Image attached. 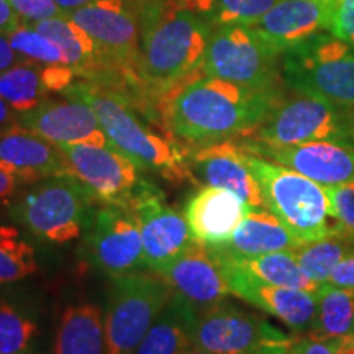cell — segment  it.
<instances>
[{
  "instance_id": "1",
  "label": "cell",
  "mask_w": 354,
  "mask_h": 354,
  "mask_svg": "<svg viewBox=\"0 0 354 354\" xmlns=\"http://www.w3.org/2000/svg\"><path fill=\"white\" fill-rule=\"evenodd\" d=\"M284 97V87L251 88L202 74L162 102L166 127L196 146L251 136Z\"/></svg>"
},
{
  "instance_id": "2",
  "label": "cell",
  "mask_w": 354,
  "mask_h": 354,
  "mask_svg": "<svg viewBox=\"0 0 354 354\" xmlns=\"http://www.w3.org/2000/svg\"><path fill=\"white\" fill-rule=\"evenodd\" d=\"M136 88L165 102L179 87L202 76L210 30L197 13L169 0L141 17Z\"/></svg>"
},
{
  "instance_id": "3",
  "label": "cell",
  "mask_w": 354,
  "mask_h": 354,
  "mask_svg": "<svg viewBox=\"0 0 354 354\" xmlns=\"http://www.w3.org/2000/svg\"><path fill=\"white\" fill-rule=\"evenodd\" d=\"M64 94L69 99L82 100L94 110L110 145L138 169L158 172L172 183H196L189 153L145 125L123 92L94 81H82L74 82Z\"/></svg>"
},
{
  "instance_id": "4",
  "label": "cell",
  "mask_w": 354,
  "mask_h": 354,
  "mask_svg": "<svg viewBox=\"0 0 354 354\" xmlns=\"http://www.w3.org/2000/svg\"><path fill=\"white\" fill-rule=\"evenodd\" d=\"M245 158L259 184L264 209L276 215L299 243L318 240L339 228L323 185L256 154L245 151Z\"/></svg>"
},
{
  "instance_id": "5",
  "label": "cell",
  "mask_w": 354,
  "mask_h": 354,
  "mask_svg": "<svg viewBox=\"0 0 354 354\" xmlns=\"http://www.w3.org/2000/svg\"><path fill=\"white\" fill-rule=\"evenodd\" d=\"M10 207L12 218L38 240L66 245L87 232L95 197L76 177H50L28 184Z\"/></svg>"
},
{
  "instance_id": "6",
  "label": "cell",
  "mask_w": 354,
  "mask_h": 354,
  "mask_svg": "<svg viewBox=\"0 0 354 354\" xmlns=\"http://www.w3.org/2000/svg\"><path fill=\"white\" fill-rule=\"evenodd\" d=\"M282 81L297 94L320 97L339 107L354 105V48L330 32L281 56Z\"/></svg>"
},
{
  "instance_id": "7",
  "label": "cell",
  "mask_w": 354,
  "mask_h": 354,
  "mask_svg": "<svg viewBox=\"0 0 354 354\" xmlns=\"http://www.w3.org/2000/svg\"><path fill=\"white\" fill-rule=\"evenodd\" d=\"M172 295L156 272L133 271L113 277L105 313V354H135Z\"/></svg>"
},
{
  "instance_id": "8",
  "label": "cell",
  "mask_w": 354,
  "mask_h": 354,
  "mask_svg": "<svg viewBox=\"0 0 354 354\" xmlns=\"http://www.w3.org/2000/svg\"><path fill=\"white\" fill-rule=\"evenodd\" d=\"M203 76L251 88H281V55L272 51L251 26L223 25L210 33Z\"/></svg>"
},
{
  "instance_id": "9",
  "label": "cell",
  "mask_w": 354,
  "mask_h": 354,
  "mask_svg": "<svg viewBox=\"0 0 354 354\" xmlns=\"http://www.w3.org/2000/svg\"><path fill=\"white\" fill-rule=\"evenodd\" d=\"M68 17L94 41L104 77H118L136 87L141 25L125 0H94Z\"/></svg>"
},
{
  "instance_id": "10",
  "label": "cell",
  "mask_w": 354,
  "mask_h": 354,
  "mask_svg": "<svg viewBox=\"0 0 354 354\" xmlns=\"http://www.w3.org/2000/svg\"><path fill=\"white\" fill-rule=\"evenodd\" d=\"M250 138L272 146L312 141H331L353 146L344 118V107L320 97L297 92L294 97H284Z\"/></svg>"
},
{
  "instance_id": "11",
  "label": "cell",
  "mask_w": 354,
  "mask_h": 354,
  "mask_svg": "<svg viewBox=\"0 0 354 354\" xmlns=\"http://www.w3.org/2000/svg\"><path fill=\"white\" fill-rule=\"evenodd\" d=\"M292 336L259 313L236 305L216 304L197 312L192 344L214 354H251L268 344H289Z\"/></svg>"
},
{
  "instance_id": "12",
  "label": "cell",
  "mask_w": 354,
  "mask_h": 354,
  "mask_svg": "<svg viewBox=\"0 0 354 354\" xmlns=\"http://www.w3.org/2000/svg\"><path fill=\"white\" fill-rule=\"evenodd\" d=\"M125 203L138 218L143 264L151 272L165 271L194 243L185 216L172 209L149 180L140 179Z\"/></svg>"
},
{
  "instance_id": "13",
  "label": "cell",
  "mask_w": 354,
  "mask_h": 354,
  "mask_svg": "<svg viewBox=\"0 0 354 354\" xmlns=\"http://www.w3.org/2000/svg\"><path fill=\"white\" fill-rule=\"evenodd\" d=\"M84 240L87 259L109 276L138 271L143 264L140 223L127 203H104L95 210Z\"/></svg>"
},
{
  "instance_id": "14",
  "label": "cell",
  "mask_w": 354,
  "mask_h": 354,
  "mask_svg": "<svg viewBox=\"0 0 354 354\" xmlns=\"http://www.w3.org/2000/svg\"><path fill=\"white\" fill-rule=\"evenodd\" d=\"M71 176L76 177L95 201L125 203L138 184V167L113 146L61 145Z\"/></svg>"
},
{
  "instance_id": "15",
  "label": "cell",
  "mask_w": 354,
  "mask_h": 354,
  "mask_svg": "<svg viewBox=\"0 0 354 354\" xmlns=\"http://www.w3.org/2000/svg\"><path fill=\"white\" fill-rule=\"evenodd\" d=\"M238 145L248 153L300 172L323 187L354 180L353 146L331 143V141L272 146L251 138L243 140Z\"/></svg>"
},
{
  "instance_id": "16",
  "label": "cell",
  "mask_w": 354,
  "mask_h": 354,
  "mask_svg": "<svg viewBox=\"0 0 354 354\" xmlns=\"http://www.w3.org/2000/svg\"><path fill=\"white\" fill-rule=\"evenodd\" d=\"M218 263L227 277L230 294L281 320L294 333L307 335L312 330L318 312L317 292L269 284L233 268L232 264L220 259Z\"/></svg>"
},
{
  "instance_id": "17",
  "label": "cell",
  "mask_w": 354,
  "mask_h": 354,
  "mask_svg": "<svg viewBox=\"0 0 354 354\" xmlns=\"http://www.w3.org/2000/svg\"><path fill=\"white\" fill-rule=\"evenodd\" d=\"M172 294L179 295L194 308H210L225 302L230 287L223 269L210 248L194 241L183 256L159 272Z\"/></svg>"
},
{
  "instance_id": "18",
  "label": "cell",
  "mask_w": 354,
  "mask_h": 354,
  "mask_svg": "<svg viewBox=\"0 0 354 354\" xmlns=\"http://www.w3.org/2000/svg\"><path fill=\"white\" fill-rule=\"evenodd\" d=\"M194 177L212 187L236 194L250 209H264L259 184L245 158V149L232 140L197 146L189 153Z\"/></svg>"
},
{
  "instance_id": "19",
  "label": "cell",
  "mask_w": 354,
  "mask_h": 354,
  "mask_svg": "<svg viewBox=\"0 0 354 354\" xmlns=\"http://www.w3.org/2000/svg\"><path fill=\"white\" fill-rule=\"evenodd\" d=\"M20 125L56 146H112L94 110L77 99L68 102L44 100L32 112L20 115Z\"/></svg>"
},
{
  "instance_id": "20",
  "label": "cell",
  "mask_w": 354,
  "mask_h": 354,
  "mask_svg": "<svg viewBox=\"0 0 354 354\" xmlns=\"http://www.w3.org/2000/svg\"><path fill=\"white\" fill-rule=\"evenodd\" d=\"M331 12L333 3L323 0H279L251 28L282 56L290 48L328 32Z\"/></svg>"
},
{
  "instance_id": "21",
  "label": "cell",
  "mask_w": 354,
  "mask_h": 354,
  "mask_svg": "<svg viewBox=\"0 0 354 354\" xmlns=\"http://www.w3.org/2000/svg\"><path fill=\"white\" fill-rule=\"evenodd\" d=\"M0 166L10 171L25 185L50 177L71 176L59 146L21 125L0 131Z\"/></svg>"
},
{
  "instance_id": "22",
  "label": "cell",
  "mask_w": 354,
  "mask_h": 354,
  "mask_svg": "<svg viewBox=\"0 0 354 354\" xmlns=\"http://www.w3.org/2000/svg\"><path fill=\"white\" fill-rule=\"evenodd\" d=\"M248 210L250 207L232 190L207 185L189 198L184 216L194 241L221 248L233 236Z\"/></svg>"
},
{
  "instance_id": "23",
  "label": "cell",
  "mask_w": 354,
  "mask_h": 354,
  "mask_svg": "<svg viewBox=\"0 0 354 354\" xmlns=\"http://www.w3.org/2000/svg\"><path fill=\"white\" fill-rule=\"evenodd\" d=\"M297 245L300 243L287 232L276 215L268 209H250L227 245L212 250L230 256L251 258L279 251H292Z\"/></svg>"
},
{
  "instance_id": "24",
  "label": "cell",
  "mask_w": 354,
  "mask_h": 354,
  "mask_svg": "<svg viewBox=\"0 0 354 354\" xmlns=\"http://www.w3.org/2000/svg\"><path fill=\"white\" fill-rule=\"evenodd\" d=\"M32 26L59 46L66 64L76 73V76L88 79V81L104 79V68H102L94 41L68 15L37 21Z\"/></svg>"
},
{
  "instance_id": "25",
  "label": "cell",
  "mask_w": 354,
  "mask_h": 354,
  "mask_svg": "<svg viewBox=\"0 0 354 354\" xmlns=\"http://www.w3.org/2000/svg\"><path fill=\"white\" fill-rule=\"evenodd\" d=\"M197 312L179 295H172L135 354H184L192 346V323Z\"/></svg>"
},
{
  "instance_id": "26",
  "label": "cell",
  "mask_w": 354,
  "mask_h": 354,
  "mask_svg": "<svg viewBox=\"0 0 354 354\" xmlns=\"http://www.w3.org/2000/svg\"><path fill=\"white\" fill-rule=\"evenodd\" d=\"M55 354H105V315L97 305H73L64 310Z\"/></svg>"
},
{
  "instance_id": "27",
  "label": "cell",
  "mask_w": 354,
  "mask_h": 354,
  "mask_svg": "<svg viewBox=\"0 0 354 354\" xmlns=\"http://www.w3.org/2000/svg\"><path fill=\"white\" fill-rule=\"evenodd\" d=\"M212 251L223 263L232 264L233 268L240 269V271L250 274V276L259 279V281L269 282V284L290 287V289H300L307 292H317L318 287L322 286L317 284L315 281H312L302 271V268H300L290 251L251 256V258L230 256L216 250Z\"/></svg>"
},
{
  "instance_id": "28",
  "label": "cell",
  "mask_w": 354,
  "mask_h": 354,
  "mask_svg": "<svg viewBox=\"0 0 354 354\" xmlns=\"http://www.w3.org/2000/svg\"><path fill=\"white\" fill-rule=\"evenodd\" d=\"M290 253L312 281L323 284L338 263L354 254V236L338 228L318 240L300 243Z\"/></svg>"
},
{
  "instance_id": "29",
  "label": "cell",
  "mask_w": 354,
  "mask_h": 354,
  "mask_svg": "<svg viewBox=\"0 0 354 354\" xmlns=\"http://www.w3.org/2000/svg\"><path fill=\"white\" fill-rule=\"evenodd\" d=\"M318 312L308 336L317 339H344L354 333V290L326 282L318 287Z\"/></svg>"
},
{
  "instance_id": "30",
  "label": "cell",
  "mask_w": 354,
  "mask_h": 354,
  "mask_svg": "<svg viewBox=\"0 0 354 354\" xmlns=\"http://www.w3.org/2000/svg\"><path fill=\"white\" fill-rule=\"evenodd\" d=\"M48 94L50 88L41 63L25 59L0 73V97L20 115L37 109Z\"/></svg>"
},
{
  "instance_id": "31",
  "label": "cell",
  "mask_w": 354,
  "mask_h": 354,
  "mask_svg": "<svg viewBox=\"0 0 354 354\" xmlns=\"http://www.w3.org/2000/svg\"><path fill=\"white\" fill-rule=\"evenodd\" d=\"M38 271L33 246L10 225L0 223V286L24 281Z\"/></svg>"
},
{
  "instance_id": "32",
  "label": "cell",
  "mask_w": 354,
  "mask_h": 354,
  "mask_svg": "<svg viewBox=\"0 0 354 354\" xmlns=\"http://www.w3.org/2000/svg\"><path fill=\"white\" fill-rule=\"evenodd\" d=\"M38 326L15 305L0 300V354H25Z\"/></svg>"
},
{
  "instance_id": "33",
  "label": "cell",
  "mask_w": 354,
  "mask_h": 354,
  "mask_svg": "<svg viewBox=\"0 0 354 354\" xmlns=\"http://www.w3.org/2000/svg\"><path fill=\"white\" fill-rule=\"evenodd\" d=\"M8 39H10L15 51L21 57H25V59L41 64L68 66L59 46L56 43H53L48 37L37 32L33 26L21 24L19 28L8 33Z\"/></svg>"
},
{
  "instance_id": "34",
  "label": "cell",
  "mask_w": 354,
  "mask_h": 354,
  "mask_svg": "<svg viewBox=\"0 0 354 354\" xmlns=\"http://www.w3.org/2000/svg\"><path fill=\"white\" fill-rule=\"evenodd\" d=\"M279 0H216L210 19L218 26H251L263 19Z\"/></svg>"
},
{
  "instance_id": "35",
  "label": "cell",
  "mask_w": 354,
  "mask_h": 354,
  "mask_svg": "<svg viewBox=\"0 0 354 354\" xmlns=\"http://www.w3.org/2000/svg\"><path fill=\"white\" fill-rule=\"evenodd\" d=\"M328 196L331 216L343 232L354 236V180L346 184L325 187Z\"/></svg>"
},
{
  "instance_id": "36",
  "label": "cell",
  "mask_w": 354,
  "mask_h": 354,
  "mask_svg": "<svg viewBox=\"0 0 354 354\" xmlns=\"http://www.w3.org/2000/svg\"><path fill=\"white\" fill-rule=\"evenodd\" d=\"M328 32L354 48V0H336Z\"/></svg>"
},
{
  "instance_id": "37",
  "label": "cell",
  "mask_w": 354,
  "mask_h": 354,
  "mask_svg": "<svg viewBox=\"0 0 354 354\" xmlns=\"http://www.w3.org/2000/svg\"><path fill=\"white\" fill-rule=\"evenodd\" d=\"M8 2L19 13L20 19L28 24H37V21L63 15L55 0H8Z\"/></svg>"
},
{
  "instance_id": "38",
  "label": "cell",
  "mask_w": 354,
  "mask_h": 354,
  "mask_svg": "<svg viewBox=\"0 0 354 354\" xmlns=\"http://www.w3.org/2000/svg\"><path fill=\"white\" fill-rule=\"evenodd\" d=\"M343 339H317L308 335L292 338L287 346L289 354H338Z\"/></svg>"
},
{
  "instance_id": "39",
  "label": "cell",
  "mask_w": 354,
  "mask_h": 354,
  "mask_svg": "<svg viewBox=\"0 0 354 354\" xmlns=\"http://www.w3.org/2000/svg\"><path fill=\"white\" fill-rule=\"evenodd\" d=\"M326 284L339 287V289L354 290V254L348 256L342 263H338L333 272L330 274Z\"/></svg>"
},
{
  "instance_id": "40",
  "label": "cell",
  "mask_w": 354,
  "mask_h": 354,
  "mask_svg": "<svg viewBox=\"0 0 354 354\" xmlns=\"http://www.w3.org/2000/svg\"><path fill=\"white\" fill-rule=\"evenodd\" d=\"M21 61H25V57H21L15 51L10 39H8V35L0 33V73L10 69L12 66L21 63Z\"/></svg>"
},
{
  "instance_id": "41",
  "label": "cell",
  "mask_w": 354,
  "mask_h": 354,
  "mask_svg": "<svg viewBox=\"0 0 354 354\" xmlns=\"http://www.w3.org/2000/svg\"><path fill=\"white\" fill-rule=\"evenodd\" d=\"M20 17L8 0H0V33L8 35L19 28Z\"/></svg>"
},
{
  "instance_id": "42",
  "label": "cell",
  "mask_w": 354,
  "mask_h": 354,
  "mask_svg": "<svg viewBox=\"0 0 354 354\" xmlns=\"http://www.w3.org/2000/svg\"><path fill=\"white\" fill-rule=\"evenodd\" d=\"M19 185L20 180L17 179L10 171L3 169V167L0 166V203L8 202L10 198L15 197Z\"/></svg>"
},
{
  "instance_id": "43",
  "label": "cell",
  "mask_w": 354,
  "mask_h": 354,
  "mask_svg": "<svg viewBox=\"0 0 354 354\" xmlns=\"http://www.w3.org/2000/svg\"><path fill=\"white\" fill-rule=\"evenodd\" d=\"M125 2L131 7L133 12L138 15V19H141V17L149 15L151 12L166 6L169 0H125Z\"/></svg>"
},
{
  "instance_id": "44",
  "label": "cell",
  "mask_w": 354,
  "mask_h": 354,
  "mask_svg": "<svg viewBox=\"0 0 354 354\" xmlns=\"http://www.w3.org/2000/svg\"><path fill=\"white\" fill-rule=\"evenodd\" d=\"M15 125H20V113L0 97V131H6Z\"/></svg>"
},
{
  "instance_id": "45",
  "label": "cell",
  "mask_w": 354,
  "mask_h": 354,
  "mask_svg": "<svg viewBox=\"0 0 354 354\" xmlns=\"http://www.w3.org/2000/svg\"><path fill=\"white\" fill-rule=\"evenodd\" d=\"M176 2L185 10L197 13V15H210L216 0H176Z\"/></svg>"
},
{
  "instance_id": "46",
  "label": "cell",
  "mask_w": 354,
  "mask_h": 354,
  "mask_svg": "<svg viewBox=\"0 0 354 354\" xmlns=\"http://www.w3.org/2000/svg\"><path fill=\"white\" fill-rule=\"evenodd\" d=\"M55 2H56V6L59 7V10L63 15H69V13L77 10V8L87 6V3H91V2H94V0H55Z\"/></svg>"
},
{
  "instance_id": "47",
  "label": "cell",
  "mask_w": 354,
  "mask_h": 354,
  "mask_svg": "<svg viewBox=\"0 0 354 354\" xmlns=\"http://www.w3.org/2000/svg\"><path fill=\"white\" fill-rule=\"evenodd\" d=\"M287 346H289V344H268V346L256 349V351L251 354H289L287 353Z\"/></svg>"
},
{
  "instance_id": "48",
  "label": "cell",
  "mask_w": 354,
  "mask_h": 354,
  "mask_svg": "<svg viewBox=\"0 0 354 354\" xmlns=\"http://www.w3.org/2000/svg\"><path fill=\"white\" fill-rule=\"evenodd\" d=\"M344 118H346L349 138H351V143L354 146V105L353 107H344Z\"/></svg>"
},
{
  "instance_id": "49",
  "label": "cell",
  "mask_w": 354,
  "mask_h": 354,
  "mask_svg": "<svg viewBox=\"0 0 354 354\" xmlns=\"http://www.w3.org/2000/svg\"><path fill=\"white\" fill-rule=\"evenodd\" d=\"M338 354H354V333L342 342V348H339Z\"/></svg>"
},
{
  "instance_id": "50",
  "label": "cell",
  "mask_w": 354,
  "mask_h": 354,
  "mask_svg": "<svg viewBox=\"0 0 354 354\" xmlns=\"http://www.w3.org/2000/svg\"><path fill=\"white\" fill-rule=\"evenodd\" d=\"M184 354H214V353L205 351V349H202V348H198V346H194V344H192V346H190Z\"/></svg>"
},
{
  "instance_id": "51",
  "label": "cell",
  "mask_w": 354,
  "mask_h": 354,
  "mask_svg": "<svg viewBox=\"0 0 354 354\" xmlns=\"http://www.w3.org/2000/svg\"><path fill=\"white\" fill-rule=\"evenodd\" d=\"M323 2H328V3H335L336 0H323Z\"/></svg>"
}]
</instances>
